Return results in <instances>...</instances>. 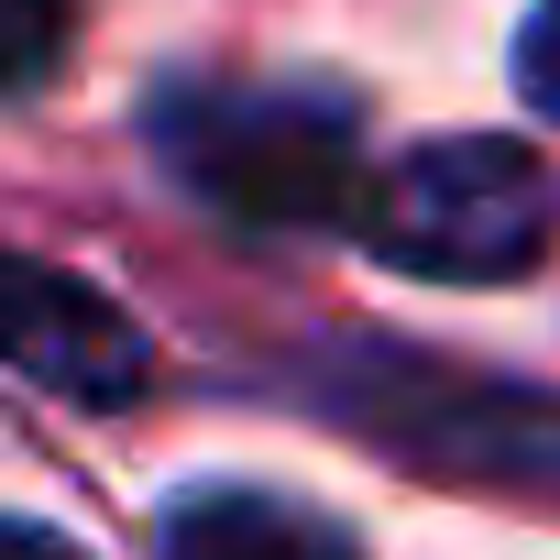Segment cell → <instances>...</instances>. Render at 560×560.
<instances>
[{"label":"cell","mask_w":560,"mask_h":560,"mask_svg":"<svg viewBox=\"0 0 560 560\" xmlns=\"http://www.w3.org/2000/svg\"><path fill=\"white\" fill-rule=\"evenodd\" d=\"M341 231L429 287H516L560 253V165L516 132H440L363 165Z\"/></svg>","instance_id":"obj_1"},{"label":"cell","mask_w":560,"mask_h":560,"mask_svg":"<svg viewBox=\"0 0 560 560\" xmlns=\"http://www.w3.org/2000/svg\"><path fill=\"white\" fill-rule=\"evenodd\" d=\"M319 407L352 440H374L385 462H407V472L560 505V396H538V385L429 363L407 341H341L319 363Z\"/></svg>","instance_id":"obj_2"},{"label":"cell","mask_w":560,"mask_h":560,"mask_svg":"<svg viewBox=\"0 0 560 560\" xmlns=\"http://www.w3.org/2000/svg\"><path fill=\"white\" fill-rule=\"evenodd\" d=\"M165 165L242 231H341L363 187V110L330 89H176L154 110Z\"/></svg>","instance_id":"obj_3"},{"label":"cell","mask_w":560,"mask_h":560,"mask_svg":"<svg viewBox=\"0 0 560 560\" xmlns=\"http://www.w3.org/2000/svg\"><path fill=\"white\" fill-rule=\"evenodd\" d=\"M0 363L67 407H132L154 385L143 319L110 287H89V275H67L45 253H12V242H0Z\"/></svg>","instance_id":"obj_4"},{"label":"cell","mask_w":560,"mask_h":560,"mask_svg":"<svg viewBox=\"0 0 560 560\" xmlns=\"http://www.w3.org/2000/svg\"><path fill=\"white\" fill-rule=\"evenodd\" d=\"M165 560H363L341 516L275 483H198L165 505Z\"/></svg>","instance_id":"obj_5"},{"label":"cell","mask_w":560,"mask_h":560,"mask_svg":"<svg viewBox=\"0 0 560 560\" xmlns=\"http://www.w3.org/2000/svg\"><path fill=\"white\" fill-rule=\"evenodd\" d=\"M78 45V0H0V100L45 89Z\"/></svg>","instance_id":"obj_6"},{"label":"cell","mask_w":560,"mask_h":560,"mask_svg":"<svg viewBox=\"0 0 560 560\" xmlns=\"http://www.w3.org/2000/svg\"><path fill=\"white\" fill-rule=\"evenodd\" d=\"M516 89H527L538 121H560V0H538L516 23Z\"/></svg>","instance_id":"obj_7"},{"label":"cell","mask_w":560,"mask_h":560,"mask_svg":"<svg viewBox=\"0 0 560 560\" xmlns=\"http://www.w3.org/2000/svg\"><path fill=\"white\" fill-rule=\"evenodd\" d=\"M0 560H89L78 538H56L45 516H0Z\"/></svg>","instance_id":"obj_8"}]
</instances>
